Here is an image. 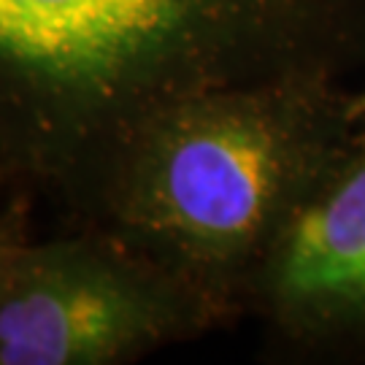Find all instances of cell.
<instances>
[{"label": "cell", "mask_w": 365, "mask_h": 365, "mask_svg": "<svg viewBox=\"0 0 365 365\" xmlns=\"http://www.w3.org/2000/svg\"><path fill=\"white\" fill-rule=\"evenodd\" d=\"M187 289L84 225L0 252V365H117L214 330Z\"/></svg>", "instance_id": "3"}, {"label": "cell", "mask_w": 365, "mask_h": 365, "mask_svg": "<svg viewBox=\"0 0 365 365\" xmlns=\"http://www.w3.org/2000/svg\"><path fill=\"white\" fill-rule=\"evenodd\" d=\"M365 73V0H0V168L98 225L133 135L165 106Z\"/></svg>", "instance_id": "1"}, {"label": "cell", "mask_w": 365, "mask_h": 365, "mask_svg": "<svg viewBox=\"0 0 365 365\" xmlns=\"http://www.w3.org/2000/svg\"><path fill=\"white\" fill-rule=\"evenodd\" d=\"M365 92L282 78L192 95L133 135L106 192V227L227 325L292 217L363 138Z\"/></svg>", "instance_id": "2"}, {"label": "cell", "mask_w": 365, "mask_h": 365, "mask_svg": "<svg viewBox=\"0 0 365 365\" xmlns=\"http://www.w3.org/2000/svg\"><path fill=\"white\" fill-rule=\"evenodd\" d=\"M3 247H6V241H3V238H0V252H3Z\"/></svg>", "instance_id": "5"}, {"label": "cell", "mask_w": 365, "mask_h": 365, "mask_svg": "<svg viewBox=\"0 0 365 365\" xmlns=\"http://www.w3.org/2000/svg\"><path fill=\"white\" fill-rule=\"evenodd\" d=\"M247 312L300 357L365 354V133L276 241Z\"/></svg>", "instance_id": "4"}]
</instances>
